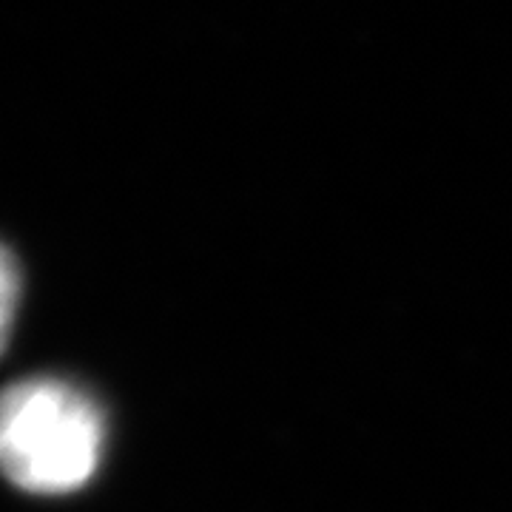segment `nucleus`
Here are the masks:
<instances>
[{"label":"nucleus","mask_w":512,"mask_h":512,"mask_svg":"<svg viewBox=\"0 0 512 512\" xmlns=\"http://www.w3.org/2000/svg\"><path fill=\"white\" fill-rule=\"evenodd\" d=\"M20 299V268L15 254L0 245V353L9 345V333L15 325Z\"/></svg>","instance_id":"nucleus-2"},{"label":"nucleus","mask_w":512,"mask_h":512,"mask_svg":"<svg viewBox=\"0 0 512 512\" xmlns=\"http://www.w3.org/2000/svg\"><path fill=\"white\" fill-rule=\"evenodd\" d=\"M106 427L89 393L60 379L0 390V473L37 495L80 490L97 473Z\"/></svg>","instance_id":"nucleus-1"}]
</instances>
